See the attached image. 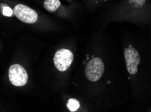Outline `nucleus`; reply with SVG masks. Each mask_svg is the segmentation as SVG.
<instances>
[{
  "label": "nucleus",
  "instance_id": "nucleus-1",
  "mask_svg": "<svg viewBox=\"0 0 151 112\" xmlns=\"http://www.w3.org/2000/svg\"><path fill=\"white\" fill-rule=\"evenodd\" d=\"M104 71V62L99 57H94L87 63L85 73L88 80L96 82L101 78Z\"/></svg>",
  "mask_w": 151,
  "mask_h": 112
},
{
  "label": "nucleus",
  "instance_id": "nucleus-2",
  "mask_svg": "<svg viewBox=\"0 0 151 112\" xmlns=\"http://www.w3.org/2000/svg\"><path fill=\"white\" fill-rule=\"evenodd\" d=\"M123 54L127 72L130 75H136L138 73V65L141 61L140 55L138 50L129 45L124 49Z\"/></svg>",
  "mask_w": 151,
  "mask_h": 112
},
{
  "label": "nucleus",
  "instance_id": "nucleus-3",
  "mask_svg": "<svg viewBox=\"0 0 151 112\" xmlns=\"http://www.w3.org/2000/svg\"><path fill=\"white\" fill-rule=\"evenodd\" d=\"M8 77L10 83L16 87H22L28 81V74L19 64H14L9 68Z\"/></svg>",
  "mask_w": 151,
  "mask_h": 112
},
{
  "label": "nucleus",
  "instance_id": "nucleus-4",
  "mask_svg": "<svg viewBox=\"0 0 151 112\" xmlns=\"http://www.w3.org/2000/svg\"><path fill=\"white\" fill-rule=\"evenodd\" d=\"M73 61V52L68 49H62L56 51L54 56V63L59 71L67 70Z\"/></svg>",
  "mask_w": 151,
  "mask_h": 112
},
{
  "label": "nucleus",
  "instance_id": "nucleus-5",
  "mask_svg": "<svg viewBox=\"0 0 151 112\" xmlns=\"http://www.w3.org/2000/svg\"><path fill=\"white\" fill-rule=\"evenodd\" d=\"M14 13L20 21L32 24L37 22L38 15L36 11L24 4H17L14 8Z\"/></svg>",
  "mask_w": 151,
  "mask_h": 112
},
{
  "label": "nucleus",
  "instance_id": "nucleus-6",
  "mask_svg": "<svg viewBox=\"0 0 151 112\" xmlns=\"http://www.w3.org/2000/svg\"><path fill=\"white\" fill-rule=\"evenodd\" d=\"M60 0H44L43 7L49 12H54L60 6Z\"/></svg>",
  "mask_w": 151,
  "mask_h": 112
},
{
  "label": "nucleus",
  "instance_id": "nucleus-7",
  "mask_svg": "<svg viewBox=\"0 0 151 112\" xmlns=\"http://www.w3.org/2000/svg\"><path fill=\"white\" fill-rule=\"evenodd\" d=\"M67 108L69 109L70 111L75 112L79 108L80 104L78 100L71 98V99H68V101H67Z\"/></svg>",
  "mask_w": 151,
  "mask_h": 112
},
{
  "label": "nucleus",
  "instance_id": "nucleus-8",
  "mask_svg": "<svg viewBox=\"0 0 151 112\" xmlns=\"http://www.w3.org/2000/svg\"><path fill=\"white\" fill-rule=\"evenodd\" d=\"M146 0H129V4L135 8H139L145 5Z\"/></svg>",
  "mask_w": 151,
  "mask_h": 112
},
{
  "label": "nucleus",
  "instance_id": "nucleus-9",
  "mask_svg": "<svg viewBox=\"0 0 151 112\" xmlns=\"http://www.w3.org/2000/svg\"><path fill=\"white\" fill-rule=\"evenodd\" d=\"M3 14L5 15V16H12L14 13V10H12L10 8H9L8 6H5L3 8Z\"/></svg>",
  "mask_w": 151,
  "mask_h": 112
}]
</instances>
